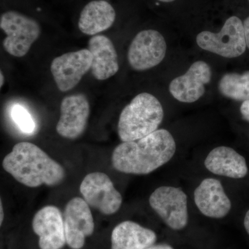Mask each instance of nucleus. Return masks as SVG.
Returning a JSON list of instances; mask_svg holds the SVG:
<instances>
[{
  "instance_id": "obj_1",
  "label": "nucleus",
  "mask_w": 249,
  "mask_h": 249,
  "mask_svg": "<svg viewBox=\"0 0 249 249\" xmlns=\"http://www.w3.org/2000/svg\"><path fill=\"white\" fill-rule=\"evenodd\" d=\"M176 151L171 133L164 129L134 142H123L111 156L114 169L121 173L147 175L168 163Z\"/></svg>"
},
{
  "instance_id": "obj_2",
  "label": "nucleus",
  "mask_w": 249,
  "mask_h": 249,
  "mask_svg": "<svg viewBox=\"0 0 249 249\" xmlns=\"http://www.w3.org/2000/svg\"><path fill=\"white\" fill-rule=\"evenodd\" d=\"M4 169L24 186L36 188L60 185L65 178L61 165L35 144L18 142L4 157Z\"/></svg>"
},
{
  "instance_id": "obj_3",
  "label": "nucleus",
  "mask_w": 249,
  "mask_h": 249,
  "mask_svg": "<svg viewBox=\"0 0 249 249\" xmlns=\"http://www.w3.org/2000/svg\"><path fill=\"white\" fill-rule=\"evenodd\" d=\"M163 119L160 101L150 93H139L121 111L118 124L119 138L123 142L144 138L157 130Z\"/></svg>"
},
{
  "instance_id": "obj_4",
  "label": "nucleus",
  "mask_w": 249,
  "mask_h": 249,
  "mask_svg": "<svg viewBox=\"0 0 249 249\" xmlns=\"http://www.w3.org/2000/svg\"><path fill=\"white\" fill-rule=\"evenodd\" d=\"M0 28L6 34L3 40L5 50L18 58L27 55L41 34L37 21L17 11H7L1 15Z\"/></svg>"
},
{
  "instance_id": "obj_5",
  "label": "nucleus",
  "mask_w": 249,
  "mask_h": 249,
  "mask_svg": "<svg viewBox=\"0 0 249 249\" xmlns=\"http://www.w3.org/2000/svg\"><path fill=\"white\" fill-rule=\"evenodd\" d=\"M196 41L201 49L227 58L240 56L247 49L244 24L236 16L229 18L219 33H199Z\"/></svg>"
},
{
  "instance_id": "obj_6",
  "label": "nucleus",
  "mask_w": 249,
  "mask_h": 249,
  "mask_svg": "<svg viewBox=\"0 0 249 249\" xmlns=\"http://www.w3.org/2000/svg\"><path fill=\"white\" fill-rule=\"evenodd\" d=\"M80 191L85 201L101 213L110 215L120 209L123 198L106 174L94 172L83 178Z\"/></svg>"
},
{
  "instance_id": "obj_7",
  "label": "nucleus",
  "mask_w": 249,
  "mask_h": 249,
  "mask_svg": "<svg viewBox=\"0 0 249 249\" xmlns=\"http://www.w3.org/2000/svg\"><path fill=\"white\" fill-rule=\"evenodd\" d=\"M149 203L170 229L181 230L188 224L187 196L180 188L160 187L152 193Z\"/></svg>"
},
{
  "instance_id": "obj_8",
  "label": "nucleus",
  "mask_w": 249,
  "mask_h": 249,
  "mask_svg": "<svg viewBox=\"0 0 249 249\" xmlns=\"http://www.w3.org/2000/svg\"><path fill=\"white\" fill-rule=\"evenodd\" d=\"M166 42L159 31L139 32L131 42L127 53L129 65L137 71H145L157 66L166 53Z\"/></svg>"
},
{
  "instance_id": "obj_9",
  "label": "nucleus",
  "mask_w": 249,
  "mask_h": 249,
  "mask_svg": "<svg viewBox=\"0 0 249 249\" xmlns=\"http://www.w3.org/2000/svg\"><path fill=\"white\" fill-rule=\"evenodd\" d=\"M92 55L88 49L69 52L54 58L51 65L57 88L62 92L74 88L91 70Z\"/></svg>"
},
{
  "instance_id": "obj_10",
  "label": "nucleus",
  "mask_w": 249,
  "mask_h": 249,
  "mask_svg": "<svg viewBox=\"0 0 249 249\" xmlns=\"http://www.w3.org/2000/svg\"><path fill=\"white\" fill-rule=\"evenodd\" d=\"M66 244L71 249H81L85 238L92 235L94 222L88 203L74 197L67 203L63 213Z\"/></svg>"
},
{
  "instance_id": "obj_11",
  "label": "nucleus",
  "mask_w": 249,
  "mask_h": 249,
  "mask_svg": "<svg viewBox=\"0 0 249 249\" xmlns=\"http://www.w3.org/2000/svg\"><path fill=\"white\" fill-rule=\"evenodd\" d=\"M89 114V101L84 94L78 93L66 96L60 105L57 132L64 138H78L86 129Z\"/></svg>"
},
{
  "instance_id": "obj_12",
  "label": "nucleus",
  "mask_w": 249,
  "mask_h": 249,
  "mask_svg": "<svg viewBox=\"0 0 249 249\" xmlns=\"http://www.w3.org/2000/svg\"><path fill=\"white\" fill-rule=\"evenodd\" d=\"M32 227L39 237L40 249H61L66 244L63 215L56 206H45L37 211Z\"/></svg>"
},
{
  "instance_id": "obj_13",
  "label": "nucleus",
  "mask_w": 249,
  "mask_h": 249,
  "mask_svg": "<svg viewBox=\"0 0 249 249\" xmlns=\"http://www.w3.org/2000/svg\"><path fill=\"white\" fill-rule=\"evenodd\" d=\"M212 71L204 61H196L185 74L172 80L170 92L180 102L191 103L199 100L205 92V85L210 83Z\"/></svg>"
},
{
  "instance_id": "obj_14",
  "label": "nucleus",
  "mask_w": 249,
  "mask_h": 249,
  "mask_svg": "<svg viewBox=\"0 0 249 249\" xmlns=\"http://www.w3.org/2000/svg\"><path fill=\"white\" fill-rule=\"evenodd\" d=\"M195 202L206 217L223 218L231 209V202L224 191L222 183L216 178H206L196 188Z\"/></svg>"
},
{
  "instance_id": "obj_15",
  "label": "nucleus",
  "mask_w": 249,
  "mask_h": 249,
  "mask_svg": "<svg viewBox=\"0 0 249 249\" xmlns=\"http://www.w3.org/2000/svg\"><path fill=\"white\" fill-rule=\"evenodd\" d=\"M88 49L92 55L91 70L96 79L107 80L119 71L117 52L109 37L93 36L88 42Z\"/></svg>"
},
{
  "instance_id": "obj_16",
  "label": "nucleus",
  "mask_w": 249,
  "mask_h": 249,
  "mask_svg": "<svg viewBox=\"0 0 249 249\" xmlns=\"http://www.w3.org/2000/svg\"><path fill=\"white\" fill-rule=\"evenodd\" d=\"M204 165L214 175L227 178H243L248 173L245 157L229 147L213 149L205 160Z\"/></svg>"
},
{
  "instance_id": "obj_17",
  "label": "nucleus",
  "mask_w": 249,
  "mask_h": 249,
  "mask_svg": "<svg viewBox=\"0 0 249 249\" xmlns=\"http://www.w3.org/2000/svg\"><path fill=\"white\" fill-rule=\"evenodd\" d=\"M157 239L153 231L132 221H124L113 229L111 249H146L154 245Z\"/></svg>"
},
{
  "instance_id": "obj_18",
  "label": "nucleus",
  "mask_w": 249,
  "mask_h": 249,
  "mask_svg": "<svg viewBox=\"0 0 249 249\" xmlns=\"http://www.w3.org/2000/svg\"><path fill=\"white\" fill-rule=\"evenodd\" d=\"M115 19V10L107 1H90L80 13L78 27L83 34L94 36L109 29Z\"/></svg>"
},
{
  "instance_id": "obj_19",
  "label": "nucleus",
  "mask_w": 249,
  "mask_h": 249,
  "mask_svg": "<svg viewBox=\"0 0 249 249\" xmlns=\"http://www.w3.org/2000/svg\"><path fill=\"white\" fill-rule=\"evenodd\" d=\"M223 96L238 101L249 100V71L242 74L229 73L223 76L218 85Z\"/></svg>"
},
{
  "instance_id": "obj_20",
  "label": "nucleus",
  "mask_w": 249,
  "mask_h": 249,
  "mask_svg": "<svg viewBox=\"0 0 249 249\" xmlns=\"http://www.w3.org/2000/svg\"><path fill=\"white\" fill-rule=\"evenodd\" d=\"M14 122L24 133L31 134L36 130V124L32 116L22 106L16 105L11 111Z\"/></svg>"
},
{
  "instance_id": "obj_21",
  "label": "nucleus",
  "mask_w": 249,
  "mask_h": 249,
  "mask_svg": "<svg viewBox=\"0 0 249 249\" xmlns=\"http://www.w3.org/2000/svg\"><path fill=\"white\" fill-rule=\"evenodd\" d=\"M240 112L243 119L249 121V100L242 103L240 107Z\"/></svg>"
},
{
  "instance_id": "obj_22",
  "label": "nucleus",
  "mask_w": 249,
  "mask_h": 249,
  "mask_svg": "<svg viewBox=\"0 0 249 249\" xmlns=\"http://www.w3.org/2000/svg\"><path fill=\"white\" fill-rule=\"evenodd\" d=\"M244 29H245L246 43L247 47L249 49V17L244 21Z\"/></svg>"
},
{
  "instance_id": "obj_23",
  "label": "nucleus",
  "mask_w": 249,
  "mask_h": 249,
  "mask_svg": "<svg viewBox=\"0 0 249 249\" xmlns=\"http://www.w3.org/2000/svg\"><path fill=\"white\" fill-rule=\"evenodd\" d=\"M146 249H174L170 245L161 244V245H152Z\"/></svg>"
},
{
  "instance_id": "obj_24",
  "label": "nucleus",
  "mask_w": 249,
  "mask_h": 249,
  "mask_svg": "<svg viewBox=\"0 0 249 249\" xmlns=\"http://www.w3.org/2000/svg\"><path fill=\"white\" fill-rule=\"evenodd\" d=\"M244 224H245L246 231H247L249 235V210L247 211V214H246Z\"/></svg>"
},
{
  "instance_id": "obj_25",
  "label": "nucleus",
  "mask_w": 249,
  "mask_h": 249,
  "mask_svg": "<svg viewBox=\"0 0 249 249\" xmlns=\"http://www.w3.org/2000/svg\"><path fill=\"white\" fill-rule=\"evenodd\" d=\"M0 212H1V216H0V224H2L3 221H4V209H3L2 201H1V204H0Z\"/></svg>"
},
{
  "instance_id": "obj_26",
  "label": "nucleus",
  "mask_w": 249,
  "mask_h": 249,
  "mask_svg": "<svg viewBox=\"0 0 249 249\" xmlns=\"http://www.w3.org/2000/svg\"><path fill=\"white\" fill-rule=\"evenodd\" d=\"M0 75H1V77H0V78H1V87H2V85H4V76H3L2 72H1V73H0Z\"/></svg>"
},
{
  "instance_id": "obj_27",
  "label": "nucleus",
  "mask_w": 249,
  "mask_h": 249,
  "mask_svg": "<svg viewBox=\"0 0 249 249\" xmlns=\"http://www.w3.org/2000/svg\"><path fill=\"white\" fill-rule=\"evenodd\" d=\"M159 1H162V2H172L175 0H159Z\"/></svg>"
},
{
  "instance_id": "obj_28",
  "label": "nucleus",
  "mask_w": 249,
  "mask_h": 249,
  "mask_svg": "<svg viewBox=\"0 0 249 249\" xmlns=\"http://www.w3.org/2000/svg\"></svg>"
}]
</instances>
